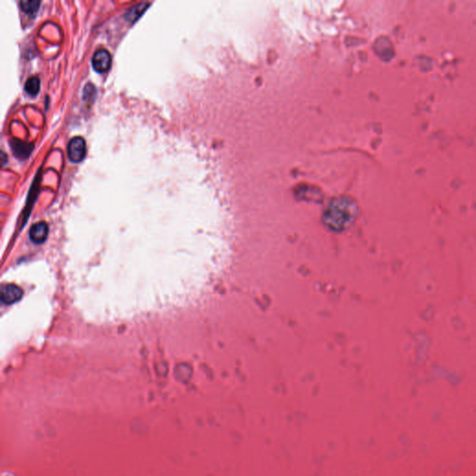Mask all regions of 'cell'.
<instances>
[{"label": "cell", "instance_id": "cell-4", "mask_svg": "<svg viewBox=\"0 0 476 476\" xmlns=\"http://www.w3.org/2000/svg\"><path fill=\"white\" fill-rule=\"evenodd\" d=\"M49 234V226L45 221H39L34 223L29 231V235L32 242L34 244H42L45 242Z\"/></svg>", "mask_w": 476, "mask_h": 476}, {"label": "cell", "instance_id": "cell-1", "mask_svg": "<svg viewBox=\"0 0 476 476\" xmlns=\"http://www.w3.org/2000/svg\"><path fill=\"white\" fill-rule=\"evenodd\" d=\"M87 153V144L85 140L82 137H74L70 140L67 145V154L68 158L73 163H80L85 158Z\"/></svg>", "mask_w": 476, "mask_h": 476}, {"label": "cell", "instance_id": "cell-7", "mask_svg": "<svg viewBox=\"0 0 476 476\" xmlns=\"http://www.w3.org/2000/svg\"><path fill=\"white\" fill-rule=\"evenodd\" d=\"M24 90L31 96H35L40 91V80L37 76H31L24 85Z\"/></svg>", "mask_w": 476, "mask_h": 476}, {"label": "cell", "instance_id": "cell-9", "mask_svg": "<svg viewBox=\"0 0 476 476\" xmlns=\"http://www.w3.org/2000/svg\"><path fill=\"white\" fill-rule=\"evenodd\" d=\"M96 97V88L91 83H88L83 90V100L87 102H93Z\"/></svg>", "mask_w": 476, "mask_h": 476}, {"label": "cell", "instance_id": "cell-3", "mask_svg": "<svg viewBox=\"0 0 476 476\" xmlns=\"http://www.w3.org/2000/svg\"><path fill=\"white\" fill-rule=\"evenodd\" d=\"M23 298V290L15 285H4L1 289V301L5 304H12Z\"/></svg>", "mask_w": 476, "mask_h": 476}, {"label": "cell", "instance_id": "cell-6", "mask_svg": "<svg viewBox=\"0 0 476 476\" xmlns=\"http://www.w3.org/2000/svg\"><path fill=\"white\" fill-rule=\"evenodd\" d=\"M148 6V3H140L136 6L131 7V9L126 12V19L131 23L136 22L137 20L142 16V13L147 10Z\"/></svg>", "mask_w": 476, "mask_h": 476}, {"label": "cell", "instance_id": "cell-2", "mask_svg": "<svg viewBox=\"0 0 476 476\" xmlns=\"http://www.w3.org/2000/svg\"><path fill=\"white\" fill-rule=\"evenodd\" d=\"M91 63H92L93 69L98 73L100 74L106 73L111 67L112 56L107 50H104V49L98 50L92 57Z\"/></svg>", "mask_w": 476, "mask_h": 476}, {"label": "cell", "instance_id": "cell-5", "mask_svg": "<svg viewBox=\"0 0 476 476\" xmlns=\"http://www.w3.org/2000/svg\"><path fill=\"white\" fill-rule=\"evenodd\" d=\"M12 153L17 158L26 159L33 151V144L29 142H22L20 140H12L11 142Z\"/></svg>", "mask_w": 476, "mask_h": 476}, {"label": "cell", "instance_id": "cell-8", "mask_svg": "<svg viewBox=\"0 0 476 476\" xmlns=\"http://www.w3.org/2000/svg\"><path fill=\"white\" fill-rule=\"evenodd\" d=\"M40 4L41 2L37 0H23L20 2V7L23 12L30 15H34L38 11Z\"/></svg>", "mask_w": 476, "mask_h": 476}]
</instances>
